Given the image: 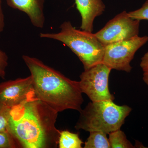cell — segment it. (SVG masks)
Wrapping results in <instances>:
<instances>
[{"mask_svg": "<svg viewBox=\"0 0 148 148\" xmlns=\"http://www.w3.org/2000/svg\"><path fill=\"white\" fill-rule=\"evenodd\" d=\"M58 113L34 95L11 108L8 130L21 148H57Z\"/></svg>", "mask_w": 148, "mask_h": 148, "instance_id": "6da1fadb", "label": "cell"}, {"mask_svg": "<svg viewBox=\"0 0 148 148\" xmlns=\"http://www.w3.org/2000/svg\"><path fill=\"white\" fill-rule=\"evenodd\" d=\"M8 56L4 51L0 49V77L4 79L6 70L8 66Z\"/></svg>", "mask_w": 148, "mask_h": 148, "instance_id": "e0dca14e", "label": "cell"}, {"mask_svg": "<svg viewBox=\"0 0 148 148\" xmlns=\"http://www.w3.org/2000/svg\"><path fill=\"white\" fill-rule=\"evenodd\" d=\"M140 66L143 72V81L148 86V51L141 58Z\"/></svg>", "mask_w": 148, "mask_h": 148, "instance_id": "ac0fdd59", "label": "cell"}, {"mask_svg": "<svg viewBox=\"0 0 148 148\" xmlns=\"http://www.w3.org/2000/svg\"><path fill=\"white\" fill-rule=\"evenodd\" d=\"M109 141L110 148H134L131 143L127 140L126 135L120 129L109 134Z\"/></svg>", "mask_w": 148, "mask_h": 148, "instance_id": "4fadbf2b", "label": "cell"}, {"mask_svg": "<svg viewBox=\"0 0 148 148\" xmlns=\"http://www.w3.org/2000/svg\"><path fill=\"white\" fill-rule=\"evenodd\" d=\"M5 27V19L1 6V1L0 0V32L3 31Z\"/></svg>", "mask_w": 148, "mask_h": 148, "instance_id": "d6986e66", "label": "cell"}, {"mask_svg": "<svg viewBox=\"0 0 148 148\" xmlns=\"http://www.w3.org/2000/svg\"><path fill=\"white\" fill-rule=\"evenodd\" d=\"M84 143V148H110L107 134L100 131H92Z\"/></svg>", "mask_w": 148, "mask_h": 148, "instance_id": "7c38bea8", "label": "cell"}, {"mask_svg": "<svg viewBox=\"0 0 148 148\" xmlns=\"http://www.w3.org/2000/svg\"><path fill=\"white\" fill-rule=\"evenodd\" d=\"M77 9L80 14L82 30L92 33L93 22L97 16L103 14L106 5L102 0H75Z\"/></svg>", "mask_w": 148, "mask_h": 148, "instance_id": "30bf717a", "label": "cell"}, {"mask_svg": "<svg viewBox=\"0 0 148 148\" xmlns=\"http://www.w3.org/2000/svg\"><path fill=\"white\" fill-rule=\"evenodd\" d=\"M22 58L31 73L37 98L58 113L81 110L84 99L79 82L68 78L38 58L27 55Z\"/></svg>", "mask_w": 148, "mask_h": 148, "instance_id": "7a4b0ae2", "label": "cell"}, {"mask_svg": "<svg viewBox=\"0 0 148 148\" xmlns=\"http://www.w3.org/2000/svg\"><path fill=\"white\" fill-rule=\"evenodd\" d=\"M8 5L27 14L33 26L42 28L45 22V0H6Z\"/></svg>", "mask_w": 148, "mask_h": 148, "instance_id": "9c48e42d", "label": "cell"}, {"mask_svg": "<svg viewBox=\"0 0 148 148\" xmlns=\"http://www.w3.org/2000/svg\"><path fill=\"white\" fill-rule=\"evenodd\" d=\"M10 110V108L0 105V131L8 130Z\"/></svg>", "mask_w": 148, "mask_h": 148, "instance_id": "9a60e30c", "label": "cell"}, {"mask_svg": "<svg viewBox=\"0 0 148 148\" xmlns=\"http://www.w3.org/2000/svg\"><path fill=\"white\" fill-rule=\"evenodd\" d=\"M148 42V36H139L105 46L102 63L112 70L130 73V62L137 51Z\"/></svg>", "mask_w": 148, "mask_h": 148, "instance_id": "5b68a950", "label": "cell"}, {"mask_svg": "<svg viewBox=\"0 0 148 148\" xmlns=\"http://www.w3.org/2000/svg\"><path fill=\"white\" fill-rule=\"evenodd\" d=\"M130 17L138 20H148V0L139 9L128 12Z\"/></svg>", "mask_w": 148, "mask_h": 148, "instance_id": "2e32d148", "label": "cell"}, {"mask_svg": "<svg viewBox=\"0 0 148 148\" xmlns=\"http://www.w3.org/2000/svg\"><path fill=\"white\" fill-rule=\"evenodd\" d=\"M17 148L21 146L9 130L0 131V148Z\"/></svg>", "mask_w": 148, "mask_h": 148, "instance_id": "5bb4252c", "label": "cell"}, {"mask_svg": "<svg viewBox=\"0 0 148 148\" xmlns=\"http://www.w3.org/2000/svg\"><path fill=\"white\" fill-rule=\"evenodd\" d=\"M83 144L78 134L68 130L60 132L58 143L59 148H82Z\"/></svg>", "mask_w": 148, "mask_h": 148, "instance_id": "8fae6325", "label": "cell"}, {"mask_svg": "<svg viewBox=\"0 0 148 148\" xmlns=\"http://www.w3.org/2000/svg\"><path fill=\"white\" fill-rule=\"evenodd\" d=\"M58 33H40V37L58 41L64 43L77 56L86 70L102 63L105 46L95 34L73 27L70 21H64Z\"/></svg>", "mask_w": 148, "mask_h": 148, "instance_id": "3957f363", "label": "cell"}, {"mask_svg": "<svg viewBox=\"0 0 148 148\" xmlns=\"http://www.w3.org/2000/svg\"><path fill=\"white\" fill-rule=\"evenodd\" d=\"M132 111L126 105L118 106L112 101L90 102L80 111L75 126L77 130L100 131L107 134L120 129Z\"/></svg>", "mask_w": 148, "mask_h": 148, "instance_id": "277c9868", "label": "cell"}, {"mask_svg": "<svg viewBox=\"0 0 148 148\" xmlns=\"http://www.w3.org/2000/svg\"><path fill=\"white\" fill-rule=\"evenodd\" d=\"M111 70L101 63L84 70L81 74L79 81L81 90L92 102L114 101V97L109 88V76Z\"/></svg>", "mask_w": 148, "mask_h": 148, "instance_id": "8992f818", "label": "cell"}, {"mask_svg": "<svg viewBox=\"0 0 148 148\" xmlns=\"http://www.w3.org/2000/svg\"><path fill=\"white\" fill-rule=\"evenodd\" d=\"M35 95L31 75L0 83V105L10 108Z\"/></svg>", "mask_w": 148, "mask_h": 148, "instance_id": "ba28073f", "label": "cell"}, {"mask_svg": "<svg viewBox=\"0 0 148 148\" xmlns=\"http://www.w3.org/2000/svg\"><path fill=\"white\" fill-rule=\"evenodd\" d=\"M140 21L130 17L126 11L110 20L95 34L105 46L132 38L139 35Z\"/></svg>", "mask_w": 148, "mask_h": 148, "instance_id": "52a82bcc", "label": "cell"}]
</instances>
